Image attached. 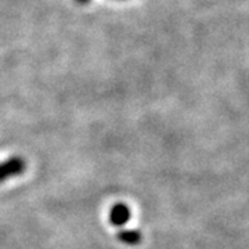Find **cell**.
<instances>
[{
	"instance_id": "obj_1",
	"label": "cell",
	"mask_w": 249,
	"mask_h": 249,
	"mask_svg": "<svg viewBox=\"0 0 249 249\" xmlns=\"http://www.w3.org/2000/svg\"><path fill=\"white\" fill-rule=\"evenodd\" d=\"M27 168L25 160L21 157H11L0 162V184L6 183L10 178L22 175Z\"/></svg>"
},
{
	"instance_id": "obj_2",
	"label": "cell",
	"mask_w": 249,
	"mask_h": 249,
	"mask_svg": "<svg viewBox=\"0 0 249 249\" xmlns=\"http://www.w3.org/2000/svg\"><path fill=\"white\" fill-rule=\"evenodd\" d=\"M130 219H132V212L126 204H115L109 211V222L116 227H124Z\"/></svg>"
},
{
	"instance_id": "obj_3",
	"label": "cell",
	"mask_w": 249,
	"mask_h": 249,
	"mask_svg": "<svg viewBox=\"0 0 249 249\" xmlns=\"http://www.w3.org/2000/svg\"><path fill=\"white\" fill-rule=\"evenodd\" d=\"M118 240L121 241L124 245H137L142 242V234L137 230H122L121 232H118Z\"/></svg>"
},
{
	"instance_id": "obj_4",
	"label": "cell",
	"mask_w": 249,
	"mask_h": 249,
	"mask_svg": "<svg viewBox=\"0 0 249 249\" xmlns=\"http://www.w3.org/2000/svg\"><path fill=\"white\" fill-rule=\"evenodd\" d=\"M78 3H80V4H85V3H88V1H90V0H76Z\"/></svg>"
}]
</instances>
